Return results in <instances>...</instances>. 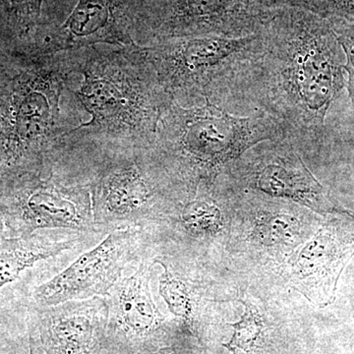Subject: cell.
Wrapping results in <instances>:
<instances>
[{
    "mask_svg": "<svg viewBox=\"0 0 354 354\" xmlns=\"http://www.w3.org/2000/svg\"><path fill=\"white\" fill-rule=\"evenodd\" d=\"M187 232L194 235H209L220 232L223 227V214L218 205L207 199L188 200L179 215Z\"/></svg>",
    "mask_w": 354,
    "mask_h": 354,
    "instance_id": "cell-17",
    "label": "cell"
},
{
    "mask_svg": "<svg viewBox=\"0 0 354 354\" xmlns=\"http://www.w3.org/2000/svg\"><path fill=\"white\" fill-rule=\"evenodd\" d=\"M257 35L227 109L266 114L293 146L318 143L328 111L346 85V57L329 22L278 7Z\"/></svg>",
    "mask_w": 354,
    "mask_h": 354,
    "instance_id": "cell-1",
    "label": "cell"
},
{
    "mask_svg": "<svg viewBox=\"0 0 354 354\" xmlns=\"http://www.w3.org/2000/svg\"><path fill=\"white\" fill-rule=\"evenodd\" d=\"M4 230H6V223H4L3 215L0 213V242L4 239L3 234Z\"/></svg>",
    "mask_w": 354,
    "mask_h": 354,
    "instance_id": "cell-23",
    "label": "cell"
},
{
    "mask_svg": "<svg viewBox=\"0 0 354 354\" xmlns=\"http://www.w3.org/2000/svg\"><path fill=\"white\" fill-rule=\"evenodd\" d=\"M346 57L348 72V90L354 108V17L346 19L328 20Z\"/></svg>",
    "mask_w": 354,
    "mask_h": 354,
    "instance_id": "cell-22",
    "label": "cell"
},
{
    "mask_svg": "<svg viewBox=\"0 0 354 354\" xmlns=\"http://www.w3.org/2000/svg\"><path fill=\"white\" fill-rule=\"evenodd\" d=\"M245 305V312L241 321L230 324L234 328V335L227 344H223L230 353L234 354H253L262 335L263 320L258 312L251 305Z\"/></svg>",
    "mask_w": 354,
    "mask_h": 354,
    "instance_id": "cell-18",
    "label": "cell"
},
{
    "mask_svg": "<svg viewBox=\"0 0 354 354\" xmlns=\"http://www.w3.org/2000/svg\"><path fill=\"white\" fill-rule=\"evenodd\" d=\"M281 139H286L283 130L264 113L236 115L209 101L194 106L172 101L158 123L152 151L191 193L249 149Z\"/></svg>",
    "mask_w": 354,
    "mask_h": 354,
    "instance_id": "cell-4",
    "label": "cell"
},
{
    "mask_svg": "<svg viewBox=\"0 0 354 354\" xmlns=\"http://www.w3.org/2000/svg\"><path fill=\"white\" fill-rule=\"evenodd\" d=\"M109 307L106 348L116 354H144L164 316L150 290V268L142 262L131 276L122 277L104 297Z\"/></svg>",
    "mask_w": 354,
    "mask_h": 354,
    "instance_id": "cell-12",
    "label": "cell"
},
{
    "mask_svg": "<svg viewBox=\"0 0 354 354\" xmlns=\"http://www.w3.org/2000/svg\"><path fill=\"white\" fill-rule=\"evenodd\" d=\"M167 0H79L64 24L41 27L29 36L41 53L88 46H142L148 43Z\"/></svg>",
    "mask_w": 354,
    "mask_h": 354,
    "instance_id": "cell-6",
    "label": "cell"
},
{
    "mask_svg": "<svg viewBox=\"0 0 354 354\" xmlns=\"http://www.w3.org/2000/svg\"><path fill=\"white\" fill-rule=\"evenodd\" d=\"M74 57L75 73L83 76L74 94L91 118L69 130L67 150L152 148L172 99L139 46L97 44L74 50Z\"/></svg>",
    "mask_w": 354,
    "mask_h": 354,
    "instance_id": "cell-3",
    "label": "cell"
},
{
    "mask_svg": "<svg viewBox=\"0 0 354 354\" xmlns=\"http://www.w3.org/2000/svg\"><path fill=\"white\" fill-rule=\"evenodd\" d=\"M150 354H177L176 349L172 348H165Z\"/></svg>",
    "mask_w": 354,
    "mask_h": 354,
    "instance_id": "cell-24",
    "label": "cell"
},
{
    "mask_svg": "<svg viewBox=\"0 0 354 354\" xmlns=\"http://www.w3.org/2000/svg\"><path fill=\"white\" fill-rule=\"evenodd\" d=\"M258 232L261 239L269 244L292 241L300 232L299 221L290 215H269L261 218Z\"/></svg>",
    "mask_w": 354,
    "mask_h": 354,
    "instance_id": "cell-21",
    "label": "cell"
},
{
    "mask_svg": "<svg viewBox=\"0 0 354 354\" xmlns=\"http://www.w3.org/2000/svg\"><path fill=\"white\" fill-rule=\"evenodd\" d=\"M258 35L227 38L184 37L139 46L172 101L183 106L206 101L227 108L235 80L257 43Z\"/></svg>",
    "mask_w": 354,
    "mask_h": 354,
    "instance_id": "cell-5",
    "label": "cell"
},
{
    "mask_svg": "<svg viewBox=\"0 0 354 354\" xmlns=\"http://www.w3.org/2000/svg\"><path fill=\"white\" fill-rule=\"evenodd\" d=\"M153 264H160L164 270L160 278L158 290L169 311L184 322H191L194 316L195 300L189 286L162 261L156 259Z\"/></svg>",
    "mask_w": 354,
    "mask_h": 354,
    "instance_id": "cell-16",
    "label": "cell"
},
{
    "mask_svg": "<svg viewBox=\"0 0 354 354\" xmlns=\"http://www.w3.org/2000/svg\"><path fill=\"white\" fill-rule=\"evenodd\" d=\"M8 25L17 37H26L39 25L44 0H8Z\"/></svg>",
    "mask_w": 354,
    "mask_h": 354,
    "instance_id": "cell-20",
    "label": "cell"
},
{
    "mask_svg": "<svg viewBox=\"0 0 354 354\" xmlns=\"http://www.w3.org/2000/svg\"><path fill=\"white\" fill-rule=\"evenodd\" d=\"M74 73V50L41 53L27 37L0 39V195L50 176L66 152L75 127L62 120L60 99Z\"/></svg>",
    "mask_w": 354,
    "mask_h": 354,
    "instance_id": "cell-2",
    "label": "cell"
},
{
    "mask_svg": "<svg viewBox=\"0 0 354 354\" xmlns=\"http://www.w3.org/2000/svg\"><path fill=\"white\" fill-rule=\"evenodd\" d=\"M0 213L12 237L46 228L101 234L94 220L90 184L66 185L55 171L0 195Z\"/></svg>",
    "mask_w": 354,
    "mask_h": 354,
    "instance_id": "cell-8",
    "label": "cell"
},
{
    "mask_svg": "<svg viewBox=\"0 0 354 354\" xmlns=\"http://www.w3.org/2000/svg\"><path fill=\"white\" fill-rule=\"evenodd\" d=\"M277 8L272 0H167L146 44L184 37L250 36Z\"/></svg>",
    "mask_w": 354,
    "mask_h": 354,
    "instance_id": "cell-10",
    "label": "cell"
},
{
    "mask_svg": "<svg viewBox=\"0 0 354 354\" xmlns=\"http://www.w3.org/2000/svg\"><path fill=\"white\" fill-rule=\"evenodd\" d=\"M30 354H34V346L32 344H30Z\"/></svg>",
    "mask_w": 354,
    "mask_h": 354,
    "instance_id": "cell-25",
    "label": "cell"
},
{
    "mask_svg": "<svg viewBox=\"0 0 354 354\" xmlns=\"http://www.w3.org/2000/svg\"><path fill=\"white\" fill-rule=\"evenodd\" d=\"M249 172L250 183L272 197H285L318 211L339 209L305 167L288 140H272Z\"/></svg>",
    "mask_w": 354,
    "mask_h": 354,
    "instance_id": "cell-13",
    "label": "cell"
},
{
    "mask_svg": "<svg viewBox=\"0 0 354 354\" xmlns=\"http://www.w3.org/2000/svg\"><path fill=\"white\" fill-rule=\"evenodd\" d=\"M140 239L137 227L109 232L99 245L82 254L50 281L37 286L31 295V304L50 307L106 297L122 278L125 267L137 257Z\"/></svg>",
    "mask_w": 354,
    "mask_h": 354,
    "instance_id": "cell-9",
    "label": "cell"
},
{
    "mask_svg": "<svg viewBox=\"0 0 354 354\" xmlns=\"http://www.w3.org/2000/svg\"><path fill=\"white\" fill-rule=\"evenodd\" d=\"M79 242L78 237L55 241L37 232L25 236L4 237L0 242V288L13 283L37 263L57 257Z\"/></svg>",
    "mask_w": 354,
    "mask_h": 354,
    "instance_id": "cell-15",
    "label": "cell"
},
{
    "mask_svg": "<svg viewBox=\"0 0 354 354\" xmlns=\"http://www.w3.org/2000/svg\"><path fill=\"white\" fill-rule=\"evenodd\" d=\"M353 253L354 239L337 227H328L298 251L293 272L298 281L317 290L320 300L330 301L342 270Z\"/></svg>",
    "mask_w": 354,
    "mask_h": 354,
    "instance_id": "cell-14",
    "label": "cell"
},
{
    "mask_svg": "<svg viewBox=\"0 0 354 354\" xmlns=\"http://www.w3.org/2000/svg\"><path fill=\"white\" fill-rule=\"evenodd\" d=\"M29 313L32 334L46 354H99L106 348L109 307L104 297L50 307L30 304Z\"/></svg>",
    "mask_w": 354,
    "mask_h": 354,
    "instance_id": "cell-11",
    "label": "cell"
},
{
    "mask_svg": "<svg viewBox=\"0 0 354 354\" xmlns=\"http://www.w3.org/2000/svg\"><path fill=\"white\" fill-rule=\"evenodd\" d=\"M164 171L152 148L102 153L88 183L100 232L138 227L164 191L160 180Z\"/></svg>",
    "mask_w": 354,
    "mask_h": 354,
    "instance_id": "cell-7",
    "label": "cell"
},
{
    "mask_svg": "<svg viewBox=\"0 0 354 354\" xmlns=\"http://www.w3.org/2000/svg\"><path fill=\"white\" fill-rule=\"evenodd\" d=\"M277 7H291L326 20L354 17V0H272Z\"/></svg>",
    "mask_w": 354,
    "mask_h": 354,
    "instance_id": "cell-19",
    "label": "cell"
}]
</instances>
